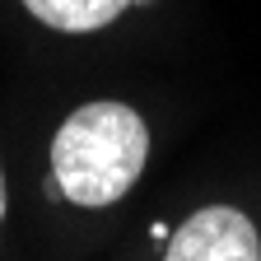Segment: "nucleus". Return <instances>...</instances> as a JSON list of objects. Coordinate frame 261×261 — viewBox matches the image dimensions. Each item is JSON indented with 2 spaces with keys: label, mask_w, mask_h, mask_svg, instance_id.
Segmentation results:
<instances>
[{
  "label": "nucleus",
  "mask_w": 261,
  "mask_h": 261,
  "mask_svg": "<svg viewBox=\"0 0 261 261\" xmlns=\"http://www.w3.org/2000/svg\"><path fill=\"white\" fill-rule=\"evenodd\" d=\"M149 154V130L126 103H84L51 140V177L65 201L84 210L112 205L136 187Z\"/></svg>",
  "instance_id": "nucleus-1"
},
{
  "label": "nucleus",
  "mask_w": 261,
  "mask_h": 261,
  "mask_svg": "<svg viewBox=\"0 0 261 261\" xmlns=\"http://www.w3.org/2000/svg\"><path fill=\"white\" fill-rule=\"evenodd\" d=\"M163 261H261V238L243 210L205 205L168 238Z\"/></svg>",
  "instance_id": "nucleus-2"
},
{
  "label": "nucleus",
  "mask_w": 261,
  "mask_h": 261,
  "mask_svg": "<svg viewBox=\"0 0 261 261\" xmlns=\"http://www.w3.org/2000/svg\"><path fill=\"white\" fill-rule=\"evenodd\" d=\"M28 14H38V23L47 28H61V33H93L112 23L126 5L136 0H23Z\"/></svg>",
  "instance_id": "nucleus-3"
},
{
  "label": "nucleus",
  "mask_w": 261,
  "mask_h": 261,
  "mask_svg": "<svg viewBox=\"0 0 261 261\" xmlns=\"http://www.w3.org/2000/svg\"><path fill=\"white\" fill-rule=\"evenodd\" d=\"M149 233H154V243H168V238H173V228H168V224H163V219H159V224L149 228Z\"/></svg>",
  "instance_id": "nucleus-4"
},
{
  "label": "nucleus",
  "mask_w": 261,
  "mask_h": 261,
  "mask_svg": "<svg viewBox=\"0 0 261 261\" xmlns=\"http://www.w3.org/2000/svg\"><path fill=\"white\" fill-rule=\"evenodd\" d=\"M0 219H5V177H0Z\"/></svg>",
  "instance_id": "nucleus-5"
}]
</instances>
